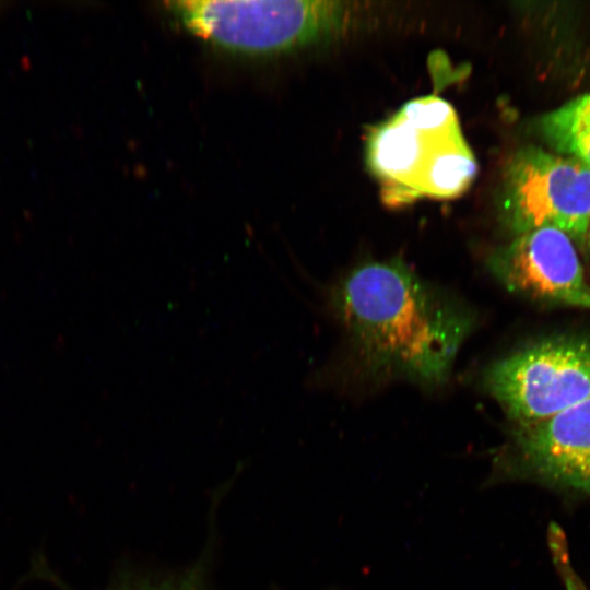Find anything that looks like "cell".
<instances>
[{
	"instance_id": "obj_7",
	"label": "cell",
	"mask_w": 590,
	"mask_h": 590,
	"mask_svg": "<svg viewBox=\"0 0 590 590\" xmlns=\"http://www.w3.org/2000/svg\"><path fill=\"white\" fill-rule=\"evenodd\" d=\"M515 449L524 472L590 494V398L548 418L518 426Z\"/></svg>"
},
{
	"instance_id": "obj_6",
	"label": "cell",
	"mask_w": 590,
	"mask_h": 590,
	"mask_svg": "<svg viewBox=\"0 0 590 590\" xmlns=\"http://www.w3.org/2000/svg\"><path fill=\"white\" fill-rule=\"evenodd\" d=\"M487 266L514 293L542 303L590 309V284L574 240L556 228L516 235L492 252Z\"/></svg>"
},
{
	"instance_id": "obj_4",
	"label": "cell",
	"mask_w": 590,
	"mask_h": 590,
	"mask_svg": "<svg viewBox=\"0 0 590 590\" xmlns=\"http://www.w3.org/2000/svg\"><path fill=\"white\" fill-rule=\"evenodd\" d=\"M484 386L519 426L548 418L590 398V340L533 343L494 363Z\"/></svg>"
},
{
	"instance_id": "obj_2",
	"label": "cell",
	"mask_w": 590,
	"mask_h": 590,
	"mask_svg": "<svg viewBox=\"0 0 590 590\" xmlns=\"http://www.w3.org/2000/svg\"><path fill=\"white\" fill-rule=\"evenodd\" d=\"M165 8L191 34L231 54L271 57L338 34L347 8L327 0H180Z\"/></svg>"
},
{
	"instance_id": "obj_1",
	"label": "cell",
	"mask_w": 590,
	"mask_h": 590,
	"mask_svg": "<svg viewBox=\"0 0 590 590\" xmlns=\"http://www.w3.org/2000/svg\"><path fill=\"white\" fill-rule=\"evenodd\" d=\"M331 305L369 367L430 385L449 375L472 329L469 315L399 261L356 268Z\"/></svg>"
},
{
	"instance_id": "obj_5",
	"label": "cell",
	"mask_w": 590,
	"mask_h": 590,
	"mask_svg": "<svg viewBox=\"0 0 590 590\" xmlns=\"http://www.w3.org/2000/svg\"><path fill=\"white\" fill-rule=\"evenodd\" d=\"M500 213L516 235L552 227L582 245L590 226V168L535 145L521 148L505 169Z\"/></svg>"
},
{
	"instance_id": "obj_11",
	"label": "cell",
	"mask_w": 590,
	"mask_h": 590,
	"mask_svg": "<svg viewBox=\"0 0 590 590\" xmlns=\"http://www.w3.org/2000/svg\"><path fill=\"white\" fill-rule=\"evenodd\" d=\"M586 243H587L588 249H589V251H590V226H589V229H588Z\"/></svg>"
},
{
	"instance_id": "obj_10",
	"label": "cell",
	"mask_w": 590,
	"mask_h": 590,
	"mask_svg": "<svg viewBox=\"0 0 590 590\" xmlns=\"http://www.w3.org/2000/svg\"><path fill=\"white\" fill-rule=\"evenodd\" d=\"M568 582L567 585L569 586V590H583L581 585H578L576 579H574L573 577H569L568 578Z\"/></svg>"
},
{
	"instance_id": "obj_8",
	"label": "cell",
	"mask_w": 590,
	"mask_h": 590,
	"mask_svg": "<svg viewBox=\"0 0 590 590\" xmlns=\"http://www.w3.org/2000/svg\"><path fill=\"white\" fill-rule=\"evenodd\" d=\"M536 131L553 152L590 168V91L542 115Z\"/></svg>"
},
{
	"instance_id": "obj_9",
	"label": "cell",
	"mask_w": 590,
	"mask_h": 590,
	"mask_svg": "<svg viewBox=\"0 0 590 590\" xmlns=\"http://www.w3.org/2000/svg\"><path fill=\"white\" fill-rule=\"evenodd\" d=\"M121 590H199L196 577L193 575L178 581H165L158 585L142 586Z\"/></svg>"
},
{
	"instance_id": "obj_3",
	"label": "cell",
	"mask_w": 590,
	"mask_h": 590,
	"mask_svg": "<svg viewBox=\"0 0 590 590\" xmlns=\"http://www.w3.org/2000/svg\"><path fill=\"white\" fill-rule=\"evenodd\" d=\"M467 144L453 107L438 96L405 103L367 134L366 160L392 206L434 198Z\"/></svg>"
}]
</instances>
